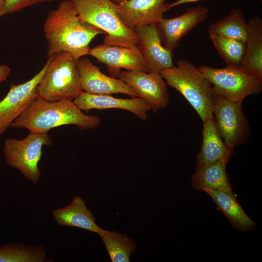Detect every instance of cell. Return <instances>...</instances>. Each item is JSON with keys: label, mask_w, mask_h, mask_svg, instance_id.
Segmentation results:
<instances>
[{"label": "cell", "mask_w": 262, "mask_h": 262, "mask_svg": "<svg viewBox=\"0 0 262 262\" xmlns=\"http://www.w3.org/2000/svg\"><path fill=\"white\" fill-rule=\"evenodd\" d=\"M48 55L69 53L76 61L88 55L89 44L98 35L105 33L82 21L70 0H63L50 11L44 25Z\"/></svg>", "instance_id": "6da1fadb"}, {"label": "cell", "mask_w": 262, "mask_h": 262, "mask_svg": "<svg viewBox=\"0 0 262 262\" xmlns=\"http://www.w3.org/2000/svg\"><path fill=\"white\" fill-rule=\"evenodd\" d=\"M100 122L98 116L83 113L73 100L48 101L36 98L11 127L25 128L31 132L48 133L53 128L66 125H75L80 130L94 129Z\"/></svg>", "instance_id": "7a4b0ae2"}, {"label": "cell", "mask_w": 262, "mask_h": 262, "mask_svg": "<svg viewBox=\"0 0 262 262\" xmlns=\"http://www.w3.org/2000/svg\"><path fill=\"white\" fill-rule=\"evenodd\" d=\"M160 74L167 85L185 98L203 122L213 117L215 93L209 80L192 63L178 60L176 66L162 71Z\"/></svg>", "instance_id": "3957f363"}, {"label": "cell", "mask_w": 262, "mask_h": 262, "mask_svg": "<svg viewBox=\"0 0 262 262\" xmlns=\"http://www.w3.org/2000/svg\"><path fill=\"white\" fill-rule=\"evenodd\" d=\"M46 70L36 88V98L48 101L74 100L82 91L76 61L69 53L48 56Z\"/></svg>", "instance_id": "277c9868"}, {"label": "cell", "mask_w": 262, "mask_h": 262, "mask_svg": "<svg viewBox=\"0 0 262 262\" xmlns=\"http://www.w3.org/2000/svg\"><path fill=\"white\" fill-rule=\"evenodd\" d=\"M79 18L103 31L106 35L103 44L135 48L138 42L134 30L127 27L111 0H70Z\"/></svg>", "instance_id": "5b68a950"}, {"label": "cell", "mask_w": 262, "mask_h": 262, "mask_svg": "<svg viewBox=\"0 0 262 262\" xmlns=\"http://www.w3.org/2000/svg\"><path fill=\"white\" fill-rule=\"evenodd\" d=\"M197 68L210 82L215 93L231 101L242 102L262 89V78L240 67L219 68L202 65Z\"/></svg>", "instance_id": "8992f818"}, {"label": "cell", "mask_w": 262, "mask_h": 262, "mask_svg": "<svg viewBox=\"0 0 262 262\" xmlns=\"http://www.w3.org/2000/svg\"><path fill=\"white\" fill-rule=\"evenodd\" d=\"M52 145V141L48 133L30 132L22 139H6L3 150L8 165L18 170L25 177L35 184L41 176L38 163L42 155V147Z\"/></svg>", "instance_id": "52a82bcc"}, {"label": "cell", "mask_w": 262, "mask_h": 262, "mask_svg": "<svg viewBox=\"0 0 262 262\" xmlns=\"http://www.w3.org/2000/svg\"><path fill=\"white\" fill-rule=\"evenodd\" d=\"M213 115L221 137L229 148L233 149L248 139L250 127L242 102L231 101L215 94Z\"/></svg>", "instance_id": "ba28073f"}, {"label": "cell", "mask_w": 262, "mask_h": 262, "mask_svg": "<svg viewBox=\"0 0 262 262\" xmlns=\"http://www.w3.org/2000/svg\"><path fill=\"white\" fill-rule=\"evenodd\" d=\"M146 100L156 113L167 106L169 95L167 84L160 73L135 70L120 71L117 76Z\"/></svg>", "instance_id": "9c48e42d"}, {"label": "cell", "mask_w": 262, "mask_h": 262, "mask_svg": "<svg viewBox=\"0 0 262 262\" xmlns=\"http://www.w3.org/2000/svg\"><path fill=\"white\" fill-rule=\"evenodd\" d=\"M48 66L46 62L41 70L27 82L11 83L5 97L0 101V135L36 98V88Z\"/></svg>", "instance_id": "30bf717a"}, {"label": "cell", "mask_w": 262, "mask_h": 262, "mask_svg": "<svg viewBox=\"0 0 262 262\" xmlns=\"http://www.w3.org/2000/svg\"><path fill=\"white\" fill-rule=\"evenodd\" d=\"M166 0H125L115 5L123 23L129 28L156 25L170 8Z\"/></svg>", "instance_id": "8fae6325"}, {"label": "cell", "mask_w": 262, "mask_h": 262, "mask_svg": "<svg viewBox=\"0 0 262 262\" xmlns=\"http://www.w3.org/2000/svg\"><path fill=\"white\" fill-rule=\"evenodd\" d=\"M137 48L145 62L148 72L160 73L173 66V52L163 45L156 25L136 28Z\"/></svg>", "instance_id": "7c38bea8"}, {"label": "cell", "mask_w": 262, "mask_h": 262, "mask_svg": "<svg viewBox=\"0 0 262 262\" xmlns=\"http://www.w3.org/2000/svg\"><path fill=\"white\" fill-rule=\"evenodd\" d=\"M209 10L200 6L187 8L181 15L171 18L163 17L156 24L164 46L173 52L180 39L207 17Z\"/></svg>", "instance_id": "4fadbf2b"}, {"label": "cell", "mask_w": 262, "mask_h": 262, "mask_svg": "<svg viewBox=\"0 0 262 262\" xmlns=\"http://www.w3.org/2000/svg\"><path fill=\"white\" fill-rule=\"evenodd\" d=\"M77 64L82 91L95 95L120 93L132 98L138 97L129 85L119 79L102 73L88 58L81 57L77 61Z\"/></svg>", "instance_id": "5bb4252c"}, {"label": "cell", "mask_w": 262, "mask_h": 262, "mask_svg": "<svg viewBox=\"0 0 262 262\" xmlns=\"http://www.w3.org/2000/svg\"><path fill=\"white\" fill-rule=\"evenodd\" d=\"M88 55L105 64L111 75L117 76L121 68L148 72L139 49L102 44L90 49Z\"/></svg>", "instance_id": "9a60e30c"}, {"label": "cell", "mask_w": 262, "mask_h": 262, "mask_svg": "<svg viewBox=\"0 0 262 262\" xmlns=\"http://www.w3.org/2000/svg\"><path fill=\"white\" fill-rule=\"evenodd\" d=\"M73 101L82 111L118 109L129 111L144 121L147 120V113L151 110L148 103L138 97L119 98L110 95H95L82 91Z\"/></svg>", "instance_id": "2e32d148"}, {"label": "cell", "mask_w": 262, "mask_h": 262, "mask_svg": "<svg viewBox=\"0 0 262 262\" xmlns=\"http://www.w3.org/2000/svg\"><path fill=\"white\" fill-rule=\"evenodd\" d=\"M203 123L202 143L197 157L196 167L211 164L223 159L229 160L233 149L224 143L216 128L213 117Z\"/></svg>", "instance_id": "e0dca14e"}, {"label": "cell", "mask_w": 262, "mask_h": 262, "mask_svg": "<svg viewBox=\"0 0 262 262\" xmlns=\"http://www.w3.org/2000/svg\"><path fill=\"white\" fill-rule=\"evenodd\" d=\"M52 215L55 222L62 226L77 227L98 234L101 229L84 201L79 196H75L66 206L54 210Z\"/></svg>", "instance_id": "ac0fdd59"}, {"label": "cell", "mask_w": 262, "mask_h": 262, "mask_svg": "<svg viewBox=\"0 0 262 262\" xmlns=\"http://www.w3.org/2000/svg\"><path fill=\"white\" fill-rule=\"evenodd\" d=\"M229 161L223 159L211 164L196 167L191 179L193 188L198 191H221L234 195L226 171Z\"/></svg>", "instance_id": "d6986e66"}, {"label": "cell", "mask_w": 262, "mask_h": 262, "mask_svg": "<svg viewBox=\"0 0 262 262\" xmlns=\"http://www.w3.org/2000/svg\"><path fill=\"white\" fill-rule=\"evenodd\" d=\"M247 25L245 51L239 67L262 78V19L259 16L252 17Z\"/></svg>", "instance_id": "ffe728a7"}, {"label": "cell", "mask_w": 262, "mask_h": 262, "mask_svg": "<svg viewBox=\"0 0 262 262\" xmlns=\"http://www.w3.org/2000/svg\"><path fill=\"white\" fill-rule=\"evenodd\" d=\"M215 203L218 210L229 220L232 227L243 232L254 231L257 224L245 212L234 195L221 191H204Z\"/></svg>", "instance_id": "44dd1931"}, {"label": "cell", "mask_w": 262, "mask_h": 262, "mask_svg": "<svg viewBox=\"0 0 262 262\" xmlns=\"http://www.w3.org/2000/svg\"><path fill=\"white\" fill-rule=\"evenodd\" d=\"M209 35H218L245 43L247 35V25L244 11L233 9L229 14L210 24Z\"/></svg>", "instance_id": "7402d4cb"}, {"label": "cell", "mask_w": 262, "mask_h": 262, "mask_svg": "<svg viewBox=\"0 0 262 262\" xmlns=\"http://www.w3.org/2000/svg\"><path fill=\"white\" fill-rule=\"evenodd\" d=\"M113 262H129L130 256L136 249L133 240L125 234L116 231L100 229L98 233Z\"/></svg>", "instance_id": "603a6c76"}, {"label": "cell", "mask_w": 262, "mask_h": 262, "mask_svg": "<svg viewBox=\"0 0 262 262\" xmlns=\"http://www.w3.org/2000/svg\"><path fill=\"white\" fill-rule=\"evenodd\" d=\"M47 251L40 245L12 243L0 246V262H46Z\"/></svg>", "instance_id": "cb8c5ba5"}, {"label": "cell", "mask_w": 262, "mask_h": 262, "mask_svg": "<svg viewBox=\"0 0 262 262\" xmlns=\"http://www.w3.org/2000/svg\"><path fill=\"white\" fill-rule=\"evenodd\" d=\"M209 36L227 66L239 67L244 55L245 43L218 35Z\"/></svg>", "instance_id": "d4e9b609"}, {"label": "cell", "mask_w": 262, "mask_h": 262, "mask_svg": "<svg viewBox=\"0 0 262 262\" xmlns=\"http://www.w3.org/2000/svg\"><path fill=\"white\" fill-rule=\"evenodd\" d=\"M54 0H4L0 17L8 14H13L19 12L31 6L43 3L50 2Z\"/></svg>", "instance_id": "484cf974"}, {"label": "cell", "mask_w": 262, "mask_h": 262, "mask_svg": "<svg viewBox=\"0 0 262 262\" xmlns=\"http://www.w3.org/2000/svg\"><path fill=\"white\" fill-rule=\"evenodd\" d=\"M11 73V68L7 66L0 65V83L6 80Z\"/></svg>", "instance_id": "4316f807"}, {"label": "cell", "mask_w": 262, "mask_h": 262, "mask_svg": "<svg viewBox=\"0 0 262 262\" xmlns=\"http://www.w3.org/2000/svg\"><path fill=\"white\" fill-rule=\"evenodd\" d=\"M198 0H177L172 3H169V7L171 9L172 7L179 6L181 4H183L187 3L195 2Z\"/></svg>", "instance_id": "83f0119b"}, {"label": "cell", "mask_w": 262, "mask_h": 262, "mask_svg": "<svg viewBox=\"0 0 262 262\" xmlns=\"http://www.w3.org/2000/svg\"><path fill=\"white\" fill-rule=\"evenodd\" d=\"M4 0H0V13L3 7Z\"/></svg>", "instance_id": "f1b7e54d"}, {"label": "cell", "mask_w": 262, "mask_h": 262, "mask_svg": "<svg viewBox=\"0 0 262 262\" xmlns=\"http://www.w3.org/2000/svg\"><path fill=\"white\" fill-rule=\"evenodd\" d=\"M112 2H113L115 4H118L123 1L125 0H111Z\"/></svg>", "instance_id": "f546056e"}]
</instances>
